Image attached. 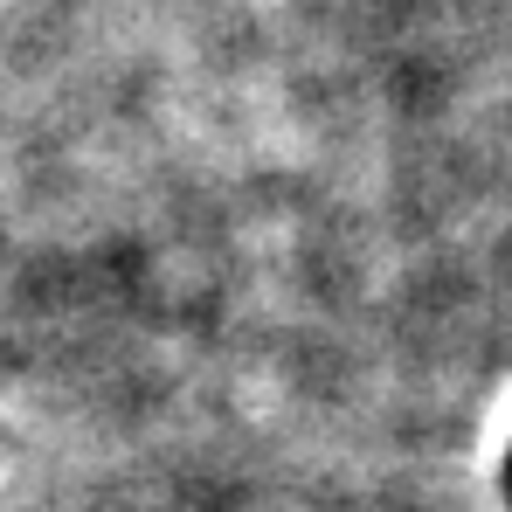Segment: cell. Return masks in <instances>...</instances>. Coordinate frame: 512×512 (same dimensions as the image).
Wrapping results in <instances>:
<instances>
[{"label": "cell", "instance_id": "cell-1", "mask_svg": "<svg viewBox=\"0 0 512 512\" xmlns=\"http://www.w3.org/2000/svg\"><path fill=\"white\" fill-rule=\"evenodd\" d=\"M506 506H512V450H506Z\"/></svg>", "mask_w": 512, "mask_h": 512}]
</instances>
